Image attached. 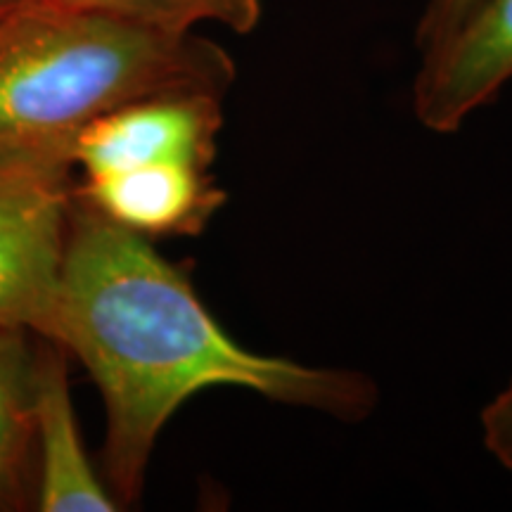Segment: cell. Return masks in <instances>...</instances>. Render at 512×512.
Masks as SVG:
<instances>
[{
	"label": "cell",
	"instance_id": "obj_11",
	"mask_svg": "<svg viewBox=\"0 0 512 512\" xmlns=\"http://www.w3.org/2000/svg\"><path fill=\"white\" fill-rule=\"evenodd\" d=\"M477 3L479 0H427L418 29H415V43L420 53L444 41Z\"/></svg>",
	"mask_w": 512,
	"mask_h": 512
},
{
	"label": "cell",
	"instance_id": "obj_9",
	"mask_svg": "<svg viewBox=\"0 0 512 512\" xmlns=\"http://www.w3.org/2000/svg\"><path fill=\"white\" fill-rule=\"evenodd\" d=\"M76 8L110 12V15L171 31H192L200 22L249 34L261 19V0H60Z\"/></svg>",
	"mask_w": 512,
	"mask_h": 512
},
{
	"label": "cell",
	"instance_id": "obj_7",
	"mask_svg": "<svg viewBox=\"0 0 512 512\" xmlns=\"http://www.w3.org/2000/svg\"><path fill=\"white\" fill-rule=\"evenodd\" d=\"M34 375V444L38 446V510L112 512L121 503L95 472L83 448L64 349L53 344Z\"/></svg>",
	"mask_w": 512,
	"mask_h": 512
},
{
	"label": "cell",
	"instance_id": "obj_4",
	"mask_svg": "<svg viewBox=\"0 0 512 512\" xmlns=\"http://www.w3.org/2000/svg\"><path fill=\"white\" fill-rule=\"evenodd\" d=\"M221 95L166 93L102 114L76 140L74 164L86 176L145 164L209 169L223 126Z\"/></svg>",
	"mask_w": 512,
	"mask_h": 512
},
{
	"label": "cell",
	"instance_id": "obj_5",
	"mask_svg": "<svg viewBox=\"0 0 512 512\" xmlns=\"http://www.w3.org/2000/svg\"><path fill=\"white\" fill-rule=\"evenodd\" d=\"M510 81L512 0H479L444 41L422 50L415 117L434 133H453Z\"/></svg>",
	"mask_w": 512,
	"mask_h": 512
},
{
	"label": "cell",
	"instance_id": "obj_8",
	"mask_svg": "<svg viewBox=\"0 0 512 512\" xmlns=\"http://www.w3.org/2000/svg\"><path fill=\"white\" fill-rule=\"evenodd\" d=\"M34 375L22 330L0 325V503H22L34 446Z\"/></svg>",
	"mask_w": 512,
	"mask_h": 512
},
{
	"label": "cell",
	"instance_id": "obj_1",
	"mask_svg": "<svg viewBox=\"0 0 512 512\" xmlns=\"http://www.w3.org/2000/svg\"><path fill=\"white\" fill-rule=\"evenodd\" d=\"M48 342L79 358L98 384L107 411L105 475L119 503L138 501L164 425L204 389L240 387L344 422L363 420L377 403L375 382L358 370L242 347L150 238L76 192Z\"/></svg>",
	"mask_w": 512,
	"mask_h": 512
},
{
	"label": "cell",
	"instance_id": "obj_2",
	"mask_svg": "<svg viewBox=\"0 0 512 512\" xmlns=\"http://www.w3.org/2000/svg\"><path fill=\"white\" fill-rule=\"evenodd\" d=\"M235 62L192 31L36 0L0 24V171L72 185L83 128L166 93L226 95Z\"/></svg>",
	"mask_w": 512,
	"mask_h": 512
},
{
	"label": "cell",
	"instance_id": "obj_12",
	"mask_svg": "<svg viewBox=\"0 0 512 512\" xmlns=\"http://www.w3.org/2000/svg\"><path fill=\"white\" fill-rule=\"evenodd\" d=\"M36 0H0V24L5 22V19H10L12 15H17L19 10L29 8V5H34Z\"/></svg>",
	"mask_w": 512,
	"mask_h": 512
},
{
	"label": "cell",
	"instance_id": "obj_6",
	"mask_svg": "<svg viewBox=\"0 0 512 512\" xmlns=\"http://www.w3.org/2000/svg\"><path fill=\"white\" fill-rule=\"evenodd\" d=\"M74 192L107 219L150 240L200 235L226 202L209 169L190 164H145L86 176Z\"/></svg>",
	"mask_w": 512,
	"mask_h": 512
},
{
	"label": "cell",
	"instance_id": "obj_10",
	"mask_svg": "<svg viewBox=\"0 0 512 512\" xmlns=\"http://www.w3.org/2000/svg\"><path fill=\"white\" fill-rule=\"evenodd\" d=\"M482 441L498 465L512 475V380L484 406Z\"/></svg>",
	"mask_w": 512,
	"mask_h": 512
},
{
	"label": "cell",
	"instance_id": "obj_3",
	"mask_svg": "<svg viewBox=\"0 0 512 512\" xmlns=\"http://www.w3.org/2000/svg\"><path fill=\"white\" fill-rule=\"evenodd\" d=\"M74 188L0 171V325L50 335Z\"/></svg>",
	"mask_w": 512,
	"mask_h": 512
}]
</instances>
